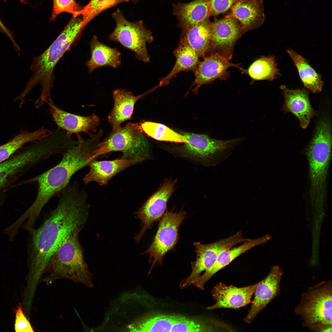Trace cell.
I'll return each instance as SVG.
<instances>
[{"label": "cell", "instance_id": "cell-20", "mask_svg": "<svg viewBox=\"0 0 332 332\" xmlns=\"http://www.w3.org/2000/svg\"><path fill=\"white\" fill-rule=\"evenodd\" d=\"M145 160L140 157L121 158L111 160L98 161L96 159H93L88 164L89 170L83 178V181L86 185L93 181L96 182L101 185H106L111 178L126 167Z\"/></svg>", "mask_w": 332, "mask_h": 332}, {"label": "cell", "instance_id": "cell-26", "mask_svg": "<svg viewBox=\"0 0 332 332\" xmlns=\"http://www.w3.org/2000/svg\"><path fill=\"white\" fill-rule=\"evenodd\" d=\"M174 54L176 59L175 64L170 72L161 79L159 84L160 86L168 84L181 71H190L194 72L200 62L199 57L183 38L175 49Z\"/></svg>", "mask_w": 332, "mask_h": 332}, {"label": "cell", "instance_id": "cell-16", "mask_svg": "<svg viewBox=\"0 0 332 332\" xmlns=\"http://www.w3.org/2000/svg\"><path fill=\"white\" fill-rule=\"evenodd\" d=\"M237 68L246 73V70L242 68L239 64L232 63L229 60L217 53L203 57V60L199 63L194 72L195 80L193 83L194 93H196L202 85L210 83L217 79L226 80L230 73L228 68Z\"/></svg>", "mask_w": 332, "mask_h": 332}, {"label": "cell", "instance_id": "cell-6", "mask_svg": "<svg viewBox=\"0 0 332 332\" xmlns=\"http://www.w3.org/2000/svg\"><path fill=\"white\" fill-rule=\"evenodd\" d=\"M187 141L178 148L179 156L197 159L206 166H217L231 155L236 146L243 140L239 138L227 140L212 139L204 134L184 133Z\"/></svg>", "mask_w": 332, "mask_h": 332}, {"label": "cell", "instance_id": "cell-9", "mask_svg": "<svg viewBox=\"0 0 332 332\" xmlns=\"http://www.w3.org/2000/svg\"><path fill=\"white\" fill-rule=\"evenodd\" d=\"M116 27L109 36V40L117 42L133 52L138 59L145 63L149 61L146 44L152 42V33L144 26L141 21L131 22L118 9L113 14Z\"/></svg>", "mask_w": 332, "mask_h": 332}, {"label": "cell", "instance_id": "cell-29", "mask_svg": "<svg viewBox=\"0 0 332 332\" xmlns=\"http://www.w3.org/2000/svg\"><path fill=\"white\" fill-rule=\"evenodd\" d=\"M52 132L42 126L33 132L22 131L7 143L0 146V163L9 159L25 144L41 139Z\"/></svg>", "mask_w": 332, "mask_h": 332}, {"label": "cell", "instance_id": "cell-14", "mask_svg": "<svg viewBox=\"0 0 332 332\" xmlns=\"http://www.w3.org/2000/svg\"><path fill=\"white\" fill-rule=\"evenodd\" d=\"M211 44L207 54L217 53L230 60L234 46L243 34L240 23L232 17L215 19L211 22Z\"/></svg>", "mask_w": 332, "mask_h": 332}, {"label": "cell", "instance_id": "cell-4", "mask_svg": "<svg viewBox=\"0 0 332 332\" xmlns=\"http://www.w3.org/2000/svg\"><path fill=\"white\" fill-rule=\"evenodd\" d=\"M81 229L73 232L50 259L42 279L49 284L60 279H67L87 287L93 286L91 274L84 258L79 235Z\"/></svg>", "mask_w": 332, "mask_h": 332}, {"label": "cell", "instance_id": "cell-33", "mask_svg": "<svg viewBox=\"0 0 332 332\" xmlns=\"http://www.w3.org/2000/svg\"><path fill=\"white\" fill-rule=\"evenodd\" d=\"M214 329L204 319L175 315L171 332H211Z\"/></svg>", "mask_w": 332, "mask_h": 332}, {"label": "cell", "instance_id": "cell-24", "mask_svg": "<svg viewBox=\"0 0 332 332\" xmlns=\"http://www.w3.org/2000/svg\"><path fill=\"white\" fill-rule=\"evenodd\" d=\"M147 93L135 96L132 92L122 89H118L113 91L114 104L108 117L113 131L120 128L124 121L132 119L135 103Z\"/></svg>", "mask_w": 332, "mask_h": 332}, {"label": "cell", "instance_id": "cell-13", "mask_svg": "<svg viewBox=\"0 0 332 332\" xmlns=\"http://www.w3.org/2000/svg\"><path fill=\"white\" fill-rule=\"evenodd\" d=\"M177 179H165L158 189L152 195L135 213L141 221L142 227L135 237L138 243L146 230L150 229L155 222L160 220L167 209L168 202L175 190Z\"/></svg>", "mask_w": 332, "mask_h": 332}, {"label": "cell", "instance_id": "cell-7", "mask_svg": "<svg viewBox=\"0 0 332 332\" xmlns=\"http://www.w3.org/2000/svg\"><path fill=\"white\" fill-rule=\"evenodd\" d=\"M149 148L148 141L140 125L129 122L113 131L103 141L99 143L92 159L113 152L120 151L122 153L121 158L140 157L146 160L149 156Z\"/></svg>", "mask_w": 332, "mask_h": 332}, {"label": "cell", "instance_id": "cell-22", "mask_svg": "<svg viewBox=\"0 0 332 332\" xmlns=\"http://www.w3.org/2000/svg\"><path fill=\"white\" fill-rule=\"evenodd\" d=\"M270 239L269 235L254 239H250L240 246L232 248L223 252L214 264L193 283V284L201 290L207 281L218 271L229 264L234 260L253 247L263 243Z\"/></svg>", "mask_w": 332, "mask_h": 332}, {"label": "cell", "instance_id": "cell-3", "mask_svg": "<svg viewBox=\"0 0 332 332\" xmlns=\"http://www.w3.org/2000/svg\"><path fill=\"white\" fill-rule=\"evenodd\" d=\"M85 27L82 18L73 17L52 44L41 54L34 57L30 68L33 74L28 81L22 94L26 96L37 85L42 87L41 92L35 101L39 106L46 103L51 96L54 85L53 72L60 59L79 38Z\"/></svg>", "mask_w": 332, "mask_h": 332}, {"label": "cell", "instance_id": "cell-2", "mask_svg": "<svg viewBox=\"0 0 332 332\" xmlns=\"http://www.w3.org/2000/svg\"><path fill=\"white\" fill-rule=\"evenodd\" d=\"M77 137V144L62 155V158L58 164L20 184H33L37 188L35 200L23 213L29 221L35 223L51 199L58 196L76 172L88 166L101 136L97 133L87 140L81 136Z\"/></svg>", "mask_w": 332, "mask_h": 332}, {"label": "cell", "instance_id": "cell-17", "mask_svg": "<svg viewBox=\"0 0 332 332\" xmlns=\"http://www.w3.org/2000/svg\"><path fill=\"white\" fill-rule=\"evenodd\" d=\"M279 266L273 267L267 276L258 283L251 307L245 322L251 323L257 314L274 298L280 294V284L283 274Z\"/></svg>", "mask_w": 332, "mask_h": 332}, {"label": "cell", "instance_id": "cell-1", "mask_svg": "<svg viewBox=\"0 0 332 332\" xmlns=\"http://www.w3.org/2000/svg\"><path fill=\"white\" fill-rule=\"evenodd\" d=\"M56 207L30 233L29 281L37 286L49 261L70 235L82 229L88 215L87 195L76 181L69 183L57 196Z\"/></svg>", "mask_w": 332, "mask_h": 332}, {"label": "cell", "instance_id": "cell-18", "mask_svg": "<svg viewBox=\"0 0 332 332\" xmlns=\"http://www.w3.org/2000/svg\"><path fill=\"white\" fill-rule=\"evenodd\" d=\"M258 284V283L244 287H238L220 283L211 290V295L215 300V303L208 307L207 309H236L245 306L251 302V297Z\"/></svg>", "mask_w": 332, "mask_h": 332}, {"label": "cell", "instance_id": "cell-28", "mask_svg": "<svg viewBox=\"0 0 332 332\" xmlns=\"http://www.w3.org/2000/svg\"><path fill=\"white\" fill-rule=\"evenodd\" d=\"M287 52L296 67L305 87L314 93L321 92L323 82L321 75L301 55L291 49H287Z\"/></svg>", "mask_w": 332, "mask_h": 332}, {"label": "cell", "instance_id": "cell-27", "mask_svg": "<svg viewBox=\"0 0 332 332\" xmlns=\"http://www.w3.org/2000/svg\"><path fill=\"white\" fill-rule=\"evenodd\" d=\"M211 22L209 18L188 30L183 38L200 57L205 56L209 49L211 40Z\"/></svg>", "mask_w": 332, "mask_h": 332}, {"label": "cell", "instance_id": "cell-12", "mask_svg": "<svg viewBox=\"0 0 332 332\" xmlns=\"http://www.w3.org/2000/svg\"><path fill=\"white\" fill-rule=\"evenodd\" d=\"M39 161L36 151L28 146L0 163V206L7 197L8 192L15 187L16 182L38 165Z\"/></svg>", "mask_w": 332, "mask_h": 332}, {"label": "cell", "instance_id": "cell-5", "mask_svg": "<svg viewBox=\"0 0 332 332\" xmlns=\"http://www.w3.org/2000/svg\"><path fill=\"white\" fill-rule=\"evenodd\" d=\"M330 125L322 120L318 124L315 135L307 151L312 200L320 202L324 197L325 183L331 153Z\"/></svg>", "mask_w": 332, "mask_h": 332}, {"label": "cell", "instance_id": "cell-35", "mask_svg": "<svg viewBox=\"0 0 332 332\" xmlns=\"http://www.w3.org/2000/svg\"><path fill=\"white\" fill-rule=\"evenodd\" d=\"M80 10L75 0H53V7L51 18L54 20L59 14L67 12L73 15Z\"/></svg>", "mask_w": 332, "mask_h": 332}, {"label": "cell", "instance_id": "cell-32", "mask_svg": "<svg viewBox=\"0 0 332 332\" xmlns=\"http://www.w3.org/2000/svg\"><path fill=\"white\" fill-rule=\"evenodd\" d=\"M140 128L143 132L156 140L176 143H184L187 141L184 135L162 124L145 121L140 124Z\"/></svg>", "mask_w": 332, "mask_h": 332}, {"label": "cell", "instance_id": "cell-23", "mask_svg": "<svg viewBox=\"0 0 332 332\" xmlns=\"http://www.w3.org/2000/svg\"><path fill=\"white\" fill-rule=\"evenodd\" d=\"M284 97L283 109L293 113L298 119L301 126L306 128L315 114L306 90L291 89L285 85L280 86Z\"/></svg>", "mask_w": 332, "mask_h": 332}, {"label": "cell", "instance_id": "cell-31", "mask_svg": "<svg viewBox=\"0 0 332 332\" xmlns=\"http://www.w3.org/2000/svg\"><path fill=\"white\" fill-rule=\"evenodd\" d=\"M246 73L256 81H272L280 74L275 57L273 56H263L256 60L246 70Z\"/></svg>", "mask_w": 332, "mask_h": 332}, {"label": "cell", "instance_id": "cell-34", "mask_svg": "<svg viewBox=\"0 0 332 332\" xmlns=\"http://www.w3.org/2000/svg\"><path fill=\"white\" fill-rule=\"evenodd\" d=\"M128 0H91L82 9L76 12L73 17L79 15L82 16V20L85 26L92 20L104 10L120 3Z\"/></svg>", "mask_w": 332, "mask_h": 332}, {"label": "cell", "instance_id": "cell-40", "mask_svg": "<svg viewBox=\"0 0 332 332\" xmlns=\"http://www.w3.org/2000/svg\"><path fill=\"white\" fill-rule=\"evenodd\" d=\"M129 0H128V1H129ZM132 0V1H137V0Z\"/></svg>", "mask_w": 332, "mask_h": 332}, {"label": "cell", "instance_id": "cell-19", "mask_svg": "<svg viewBox=\"0 0 332 332\" xmlns=\"http://www.w3.org/2000/svg\"><path fill=\"white\" fill-rule=\"evenodd\" d=\"M230 9L225 17L234 18L239 22L242 34L258 28L265 20L262 0H238Z\"/></svg>", "mask_w": 332, "mask_h": 332}, {"label": "cell", "instance_id": "cell-10", "mask_svg": "<svg viewBox=\"0 0 332 332\" xmlns=\"http://www.w3.org/2000/svg\"><path fill=\"white\" fill-rule=\"evenodd\" d=\"M187 214L184 211L174 212L167 209L159 220L152 242L143 253L149 256V261L151 265L149 274L154 267L162 265L165 255L175 248L179 240L180 227Z\"/></svg>", "mask_w": 332, "mask_h": 332}, {"label": "cell", "instance_id": "cell-21", "mask_svg": "<svg viewBox=\"0 0 332 332\" xmlns=\"http://www.w3.org/2000/svg\"><path fill=\"white\" fill-rule=\"evenodd\" d=\"M172 6V14L176 17L178 26L183 34L193 26L210 18L207 0H193L187 3L179 2L173 4Z\"/></svg>", "mask_w": 332, "mask_h": 332}, {"label": "cell", "instance_id": "cell-25", "mask_svg": "<svg viewBox=\"0 0 332 332\" xmlns=\"http://www.w3.org/2000/svg\"><path fill=\"white\" fill-rule=\"evenodd\" d=\"M91 57L86 62L88 71L91 73L102 67L118 68L121 62V53L116 48H112L100 42L94 36L89 43Z\"/></svg>", "mask_w": 332, "mask_h": 332}, {"label": "cell", "instance_id": "cell-30", "mask_svg": "<svg viewBox=\"0 0 332 332\" xmlns=\"http://www.w3.org/2000/svg\"><path fill=\"white\" fill-rule=\"evenodd\" d=\"M174 315L154 313L142 315L132 326L131 331L171 332Z\"/></svg>", "mask_w": 332, "mask_h": 332}, {"label": "cell", "instance_id": "cell-11", "mask_svg": "<svg viewBox=\"0 0 332 332\" xmlns=\"http://www.w3.org/2000/svg\"><path fill=\"white\" fill-rule=\"evenodd\" d=\"M249 239L243 237L242 232L240 231L228 238L211 243H194L196 258L195 261L191 263L192 270L191 274L181 282L180 288L184 289L192 284L202 273L206 271L214 264L223 252Z\"/></svg>", "mask_w": 332, "mask_h": 332}, {"label": "cell", "instance_id": "cell-37", "mask_svg": "<svg viewBox=\"0 0 332 332\" xmlns=\"http://www.w3.org/2000/svg\"><path fill=\"white\" fill-rule=\"evenodd\" d=\"M14 329L15 332H34V329L24 314L21 305L16 311Z\"/></svg>", "mask_w": 332, "mask_h": 332}, {"label": "cell", "instance_id": "cell-39", "mask_svg": "<svg viewBox=\"0 0 332 332\" xmlns=\"http://www.w3.org/2000/svg\"><path fill=\"white\" fill-rule=\"evenodd\" d=\"M0 30L5 34L9 38L12 42L14 47H16L18 46L14 39V35L12 32L4 25L0 19Z\"/></svg>", "mask_w": 332, "mask_h": 332}, {"label": "cell", "instance_id": "cell-8", "mask_svg": "<svg viewBox=\"0 0 332 332\" xmlns=\"http://www.w3.org/2000/svg\"><path fill=\"white\" fill-rule=\"evenodd\" d=\"M332 280H328L310 287L302 293L294 311L303 327L319 323L332 325Z\"/></svg>", "mask_w": 332, "mask_h": 332}, {"label": "cell", "instance_id": "cell-36", "mask_svg": "<svg viewBox=\"0 0 332 332\" xmlns=\"http://www.w3.org/2000/svg\"><path fill=\"white\" fill-rule=\"evenodd\" d=\"M207 0L209 4L210 17L225 13L238 0Z\"/></svg>", "mask_w": 332, "mask_h": 332}, {"label": "cell", "instance_id": "cell-15", "mask_svg": "<svg viewBox=\"0 0 332 332\" xmlns=\"http://www.w3.org/2000/svg\"><path fill=\"white\" fill-rule=\"evenodd\" d=\"M46 103L49 107V111L57 128L65 132L71 136L73 134L77 136L81 133L88 134L90 137L95 134L100 122L99 117L94 113L86 116L75 114L59 108L53 102L51 96Z\"/></svg>", "mask_w": 332, "mask_h": 332}, {"label": "cell", "instance_id": "cell-38", "mask_svg": "<svg viewBox=\"0 0 332 332\" xmlns=\"http://www.w3.org/2000/svg\"><path fill=\"white\" fill-rule=\"evenodd\" d=\"M306 328L310 330L318 332H331L332 325L322 323L312 324L306 326Z\"/></svg>", "mask_w": 332, "mask_h": 332}]
</instances>
